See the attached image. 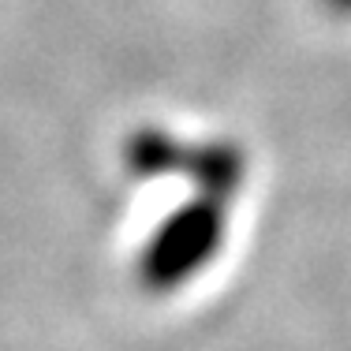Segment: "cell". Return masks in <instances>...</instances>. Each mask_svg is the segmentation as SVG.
<instances>
[{"label":"cell","mask_w":351,"mask_h":351,"mask_svg":"<svg viewBox=\"0 0 351 351\" xmlns=\"http://www.w3.org/2000/svg\"><path fill=\"white\" fill-rule=\"evenodd\" d=\"M236 202L217 195H191L154 228L138 254V284L149 295H172L210 269L228 239V213Z\"/></svg>","instance_id":"cell-1"},{"label":"cell","mask_w":351,"mask_h":351,"mask_svg":"<svg viewBox=\"0 0 351 351\" xmlns=\"http://www.w3.org/2000/svg\"><path fill=\"white\" fill-rule=\"evenodd\" d=\"M123 165L142 180L176 176L198 195L239 202L247 191V154L232 138H180L165 128H138L123 142Z\"/></svg>","instance_id":"cell-2"},{"label":"cell","mask_w":351,"mask_h":351,"mask_svg":"<svg viewBox=\"0 0 351 351\" xmlns=\"http://www.w3.org/2000/svg\"><path fill=\"white\" fill-rule=\"evenodd\" d=\"M329 12H337V15H351V0H322Z\"/></svg>","instance_id":"cell-3"}]
</instances>
